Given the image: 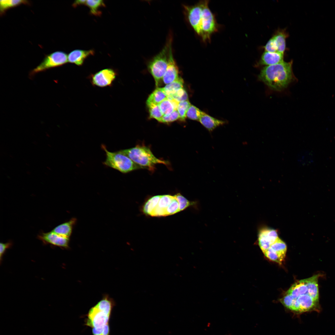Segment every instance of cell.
I'll return each mask as SVG.
<instances>
[{"label": "cell", "instance_id": "cell-24", "mask_svg": "<svg viewBox=\"0 0 335 335\" xmlns=\"http://www.w3.org/2000/svg\"><path fill=\"white\" fill-rule=\"evenodd\" d=\"M161 195H158L152 197L148 199L144 204L142 211L146 215L150 216L157 206Z\"/></svg>", "mask_w": 335, "mask_h": 335}, {"label": "cell", "instance_id": "cell-9", "mask_svg": "<svg viewBox=\"0 0 335 335\" xmlns=\"http://www.w3.org/2000/svg\"><path fill=\"white\" fill-rule=\"evenodd\" d=\"M116 76L117 73L114 69L106 68L91 74L89 79L93 86L105 87L111 86Z\"/></svg>", "mask_w": 335, "mask_h": 335}, {"label": "cell", "instance_id": "cell-29", "mask_svg": "<svg viewBox=\"0 0 335 335\" xmlns=\"http://www.w3.org/2000/svg\"><path fill=\"white\" fill-rule=\"evenodd\" d=\"M191 105L188 100L179 103L177 110L179 114V119L180 120L184 121L185 120L187 111Z\"/></svg>", "mask_w": 335, "mask_h": 335}, {"label": "cell", "instance_id": "cell-35", "mask_svg": "<svg viewBox=\"0 0 335 335\" xmlns=\"http://www.w3.org/2000/svg\"><path fill=\"white\" fill-rule=\"evenodd\" d=\"M87 0H76L74 2L73 4V6L74 7L77 6L82 5H86Z\"/></svg>", "mask_w": 335, "mask_h": 335}, {"label": "cell", "instance_id": "cell-25", "mask_svg": "<svg viewBox=\"0 0 335 335\" xmlns=\"http://www.w3.org/2000/svg\"><path fill=\"white\" fill-rule=\"evenodd\" d=\"M86 5L89 8L91 13L92 14L97 16H99L101 14V12L99 11V8L105 6L103 1L102 0H87Z\"/></svg>", "mask_w": 335, "mask_h": 335}, {"label": "cell", "instance_id": "cell-28", "mask_svg": "<svg viewBox=\"0 0 335 335\" xmlns=\"http://www.w3.org/2000/svg\"><path fill=\"white\" fill-rule=\"evenodd\" d=\"M204 113L195 106L191 105L187 111L186 117L190 119L199 121Z\"/></svg>", "mask_w": 335, "mask_h": 335}, {"label": "cell", "instance_id": "cell-34", "mask_svg": "<svg viewBox=\"0 0 335 335\" xmlns=\"http://www.w3.org/2000/svg\"><path fill=\"white\" fill-rule=\"evenodd\" d=\"M12 243L11 242H8L6 243H0V263L2 261L3 256L5 253L6 251L8 248H10L12 246Z\"/></svg>", "mask_w": 335, "mask_h": 335}, {"label": "cell", "instance_id": "cell-8", "mask_svg": "<svg viewBox=\"0 0 335 335\" xmlns=\"http://www.w3.org/2000/svg\"><path fill=\"white\" fill-rule=\"evenodd\" d=\"M68 62V55L61 51H56L46 56L42 61L31 71L33 75L47 69L62 66Z\"/></svg>", "mask_w": 335, "mask_h": 335}, {"label": "cell", "instance_id": "cell-3", "mask_svg": "<svg viewBox=\"0 0 335 335\" xmlns=\"http://www.w3.org/2000/svg\"><path fill=\"white\" fill-rule=\"evenodd\" d=\"M293 60L266 66L261 70L258 78L271 89L281 91L295 79L293 69Z\"/></svg>", "mask_w": 335, "mask_h": 335}, {"label": "cell", "instance_id": "cell-33", "mask_svg": "<svg viewBox=\"0 0 335 335\" xmlns=\"http://www.w3.org/2000/svg\"><path fill=\"white\" fill-rule=\"evenodd\" d=\"M264 48L265 51L270 52H278L276 42L272 37L269 40Z\"/></svg>", "mask_w": 335, "mask_h": 335}, {"label": "cell", "instance_id": "cell-4", "mask_svg": "<svg viewBox=\"0 0 335 335\" xmlns=\"http://www.w3.org/2000/svg\"><path fill=\"white\" fill-rule=\"evenodd\" d=\"M119 151L143 168L152 170L154 169L156 164H162L167 166L169 164L168 161L157 158L149 148L144 145H138L134 147Z\"/></svg>", "mask_w": 335, "mask_h": 335}, {"label": "cell", "instance_id": "cell-14", "mask_svg": "<svg viewBox=\"0 0 335 335\" xmlns=\"http://www.w3.org/2000/svg\"><path fill=\"white\" fill-rule=\"evenodd\" d=\"M284 54L281 53L264 52L262 55L258 65L269 66L283 62Z\"/></svg>", "mask_w": 335, "mask_h": 335}, {"label": "cell", "instance_id": "cell-2", "mask_svg": "<svg viewBox=\"0 0 335 335\" xmlns=\"http://www.w3.org/2000/svg\"><path fill=\"white\" fill-rule=\"evenodd\" d=\"M114 304L111 298L105 295L89 309L85 324L92 328V335H110L109 322Z\"/></svg>", "mask_w": 335, "mask_h": 335}, {"label": "cell", "instance_id": "cell-22", "mask_svg": "<svg viewBox=\"0 0 335 335\" xmlns=\"http://www.w3.org/2000/svg\"><path fill=\"white\" fill-rule=\"evenodd\" d=\"M184 81L179 77L173 82L167 84L163 87V90L168 97L171 96L179 89L183 88Z\"/></svg>", "mask_w": 335, "mask_h": 335}, {"label": "cell", "instance_id": "cell-7", "mask_svg": "<svg viewBox=\"0 0 335 335\" xmlns=\"http://www.w3.org/2000/svg\"><path fill=\"white\" fill-rule=\"evenodd\" d=\"M319 301V289L309 286V291L306 293L300 295L296 298H293L291 296L286 308L296 312H303L317 308Z\"/></svg>", "mask_w": 335, "mask_h": 335}, {"label": "cell", "instance_id": "cell-30", "mask_svg": "<svg viewBox=\"0 0 335 335\" xmlns=\"http://www.w3.org/2000/svg\"><path fill=\"white\" fill-rule=\"evenodd\" d=\"M168 97L172 98L179 103L188 100V94L183 88L177 91L171 96Z\"/></svg>", "mask_w": 335, "mask_h": 335}, {"label": "cell", "instance_id": "cell-11", "mask_svg": "<svg viewBox=\"0 0 335 335\" xmlns=\"http://www.w3.org/2000/svg\"><path fill=\"white\" fill-rule=\"evenodd\" d=\"M38 238L45 244L65 248L69 247V238L62 236L51 231L42 233L38 236Z\"/></svg>", "mask_w": 335, "mask_h": 335}, {"label": "cell", "instance_id": "cell-10", "mask_svg": "<svg viewBox=\"0 0 335 335\" xmlns=\"http://www.w3.org/2000/svg\"><path fill=\"white\" fill-rule=\"evenodd\" d=\"M279 238L275 230L263 228L259 232L258 236V244L264 253Z\"/></svg>", "mask_w": 335, "mask_h": 335}, {"label": "cell", "instance_id": "cell-18", "mask_svg": "<svg viewBox=\"0 0 335 335\" xmlns=\"http://www.w3.org/2000/svg\"><path fill=\"white\" fill-rule=\"evenodd\" d=\"M288 35L285 30L279 29L272 36L276 42L278 52L284 54L286 49V40Z\"/></svg>", "mask_w": 335, "mask_h": 335}, {"label": "cell", "instance_id": "cell-21", "mask_svg": "<svg viewBox=\"0 0 335 335\" xmlns=\"http://www.w3.org/2000/svg\"><path fill=\"white\" fill-rule=\"evenodd\" d=\"M167 98L168 96L164 92L163 88L158 87L150 95L146 101V104H153L159 105Z\"/></svg>", "mask_w": 335, "mask_h": 335}, {"label": "cell", "instance_id": "cell-26", "mask_svg": "<svg viewBox=\"0 0 335 335\" xmlns=\"http://www.w3.org/2000/svg\"><path fill=\"white\" fill-rule=\"evenodd\" d=\"M150 118H154L159 122L163 116L159 105L147 104Z\"/></svg>", "mask_w": 335, "mask_h": 335}, {"label": "cell", "instance_id": "cell-17", "mask_svg": "<svg viewBox=\"0 0 335 335\" xmlns=\"http://www.w3.org/2000/svg\"><path fill=\"white\" fill-rule=\"evenodd\" d=\"M199 121L209 131H212L217 127L223 125L225 122L214 118L204 113Z\"/></svg>", "mask_w": 335, "mask_h": 335}, {"label": "cell", "instance_id": "cell-15", "mask_svg": "<svg viewBox=\"0 0 335 335\" xmlns=\"http://www.w3.org/2000/svg\"><path fill=\"white\" fill-rule=\"evenodd\" d=\"M174 197V196L169 194L161 195L158 203L152 212L151 216H167V209L171 203Z\"/></svg>", "mask_w": 335, "mask_h": 335}, {"label": "cell", "instance_id": "cell-12", "mask_svg": "<svg viewBox=\"0 0 335 335\" xmlns=\"http://www.w3.org/2000/svg\"><path fill=\"white\" fill-rule=\"evenodd\" d=\"M179 72L178 67L173 57L172 45L169 50L168 66L162 79L164 83L167 84L177 79L179 77Z\"/></svg>", "mask_w": 335, "mask_h": 335}, {"label": "cell", "instance_id": "cell-6", "mask_svg": "<svg viewBox=\"0 0 335 335\" xmlns=\"http://www.w3.org/2000/svg\"><path fill=\"white\" fill-rule=\"evenodd\" d=\"M101 148L105 153L106 159L103 164L106 167L117 170L123 173L143 168L135 163L119 150L113 152L109 151L104 144L101 145Z\"/></svg>", "mask_w": 335, "mask_h": 335}, {"label": "cell", "instance_id": "cell-20", "mask_svg": "<svg viewBox=\"0 0 335 335\" xmlns=\"http://www.w3.org/2000/svg\"><path fill=\"white\" fill-rule=\"evenodd\" d=\"M29 1L24 0H2L0 1L1 16L4 14L8 9L22 4L29 5Z\"/></svg>", "mask_w": 335, "mask_h": 335}, {"label": "cell", "instance_id": "cell-5", "mask_svg": "<svg viewBox=\"0 0 335 335\" xmlns=\"http://www.w3.org/2000/svg\"><path fill=\"white\" fill-rule=\"evenodd\" d=\"M172 37L170 34L166 44L160 51L150 60L148 64V69L154 77L156 86L163 79L168 66L169 50L172 45Z\"/></svg>", "mask_w": 335, "mask_h": 335}, {"label": "cell", "instance_id": "cell-23", "mask_svg": "<svg viewBox=\"0 0 335 335\" xmlns=\"http://www.w3.org/2000/svg\"><path fill=\"white\" fill-rule=\"evenodd\" d=\"M273 251L283 261L285 258L287 247L285 243L279 238L269 248Z\"/></svg>", "mask_w": 335, "mask_h": 335}, {"label": "cell", "instance_id": "cell-1", "mask_svg": "<svg viewBox=\"0 0 335 335\" xmlns=\"http://www.w3.org/2000/svg\"><path fill=\"white\" fill-rule=\"evenodd\" d=\"M208 0H202L192 5H183L186 20L204 42H210L218 30L215 16L209 7Z\"/></svg>", "mask_w": 335, "mask_h": 335}, {"label": "cell", "instance_id": "cell-27", "mask_svg": "<svg viewBox=\"0 0 335 335\" xmlns=\"http://www.w3.org/2000/svg\"><path fill=\"white\" fill-rule=\"evenodd\" d=\"M179 204V211H182L189 206H196V202L190 201L180 193L174 195Z\"/></svg>", "mask_w": 335, "mask_h": 335}, {"label": "cell", "instance_id": "cell-19", "mask_svg": "<svg viewBox=\"0 0 335 335\" xmlns=\"http://www.w3.org/2000/svg\"><path fill=\"white\" fill-rule=\"evenodd\" d=\"M179 103L175 100L168 97L159 105L163 115H167L177 110Z\"/></svg>", "mask_w": 335, "mask_h": 335}, {"label": "cell", "instance_id": "cell-13", "mask_svg": "<svg viewBox=\"0 0 335 335\" xmlns=\"http://www.w3.org/2000/svg\"><path fill=\"white\" fill-rule=\"evenodd\" d=\"M93 50H75L70 52L68 55V62L80 66L85 60L89 56L94 54Z\"/></svg>", "mask_w": 335, "mask_h": 335}, {"label": "cell", "instance_id": "cell-32", "mask_svg": "<svg viewBox=\"0 0 335 335\" xmlns=\"http://www.w3.org/2000/svg\"><path fill=\"white\" fill-rule=\"evenodd\" d=\"M179 118L178 112L177 110H176L168 115H164L159 122L169 123L179 119Z\"/></svg>", "mask_w": 335, "mask_h": 335}, {"label": "cell", "instance_id": "cell-16", "mask_svg": "<svg viewBox=\"0 0 335 335\" xmlns=\"http://www.w3.org/2000/svg\"><path fill=\"white\" fill-rule=\"evenodd\" d=\"M76 221L75 218H72L69 221L57 226L51 231L62 236L70 238Z\"/></svg>", "mask_w": 335, "mask_h": 335}, {"label": "cell", "instance_id": "cell-31", "mask_svg": "<svg viewBox=\"0 0 335 335\" xmlns=\"http://www.w3.org/2000/svg\"><path fill=\"white\" fill-rule=\"evenodd\" d=\"M174 198L166 210L167 216L172 215L179 211V203L176 197Z\"/></svg>", "mask_w": 335, "mask_h": 335}]
</instances>
